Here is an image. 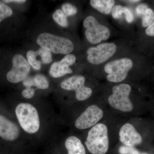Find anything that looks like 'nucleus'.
I'll use <instances>...</instances> for the list:
<instances>
[{
    "mask_svg": "<svg viewBox=\"0 0 154 154\" xmlns=\"http://www.w3.org/2000/svg\"><path fill=\"white\" fill-rule=\"evenodd\" d=\"M107 125L99 122L89 130L85 144L92 154H106L110 144Z\"/></svg>",
    "mask_w": 154,
    "mask_h": 154,
    "instance_id": "nucleus-1",
    "label": "nucleus"
},
{
    "mask_svg": "<svg viewBox=\"0 0 154 154\" xmlns=\"http://www.w3.org/2000/svg\"><path fill=\"white\" fill-rule=\"evenodd\" d=\"M112 94L108 97L107 101L114 110L125 113L132 112L134 106L130 99L131 88L127 84H121L113 86Z\"/></svg>",
    "mask_w": 154,
    "mask_h": 154,
    "instance_id": "nucleus-2",
    "label": "nucleus"
},
{
    "mask_svg": "<svg viewBox=\"0 0 154 154\" xmlns=\"http://www.w3.org/2000/svg\"><path fill=\"white\" fill-rule=\"evenodd\" d=\"M36 42L42 48L57 54H69L74 48L72 42L68 38L48 33L39 34Z\"/></svg>",
    "mask_w": 154,
    "mask_h": 154,
    "instance_id": "nucleus-3",
    "label": "nucleus"
},
{
    "mask_svg": "<svg viewBox=\"0 0 154 154\" xmlns=\"http://www.w3.org/2000/svg\"><path fill=\"white\" fill-rule=\"evenodd\" d=\"M16 114L19 124L25 132L34 134L38 131L40 121L34 106L29 103H20L16 107Z\"/></svg>",
    "mask_w": 154,
    "mask_h": 154,
    "instance_id": "nucleus-4",
    "label": "nucleus"
},
{
    "mask_svg": "<svg viewBox=\"0 0 154 154\" xmlns=\"http://www.w3.org/2000/svg\"><path fill=\"white\" fill-rule=\"evenodd\" d=\"M133 66L132 61L128 58L112 61L105 65L104 69L109 82L119 83L124 81Z\"/></svg>",
    "mask_w": 154,
    "mask_h": 154,
    "instance_id": "nucleus-5",
    "label": "nucleus"
},
{
    "mask_svg": "<svg viewBox=\"0 0 154 154\" xmlns=\"http://www.w3.org/2000/svg\"><path fill=\"white\" fill-rule=\"evenodd\" d=\"M86 28V38L90 43L96 44L107 40L110 35L109 28L99 24L97 19L93 16H88L83 22Z\"/></svg>",
    "mask_w": 154,
    "mask_h": 154,
    "instance_id": "nucleus-6",
    "label": "nucleus"
},
{
    "mask_svg": "<svg viewBox=\"0 0 154 154\" xmlns=\"http://www.w3.org/2000/svg\"><path fill=\"white\" fill-rule=\"evenodd\" d=\"M85 78L83 76L76 75L65 80L61 83L60 86L66 91H75L78 101H85L93 94L92 89L85 85Z\"/></svg>",
    "mask_w": 154,
    "mask_h": 154,
    "instance_id": "nucleus-7",
    "label": "nucleus"
},
{
    "mask_svg": "<svg viewBox=\"0 0 154 154\" xmlns=\"http://www.w3.org/2000/svg\"><path fill=\"white\" fill-rule=\"evenodd\" d=\"M104 116V110L98 105H90L77 119L75 121V126L80 130L91 128L99 123Z\"/></svg>",
    "mask_w": 154,
    "mask_h": 154,
    "instance_id": "nucleus-8",
    "label": "nucleus"
},
{
    "mask_svg": "<svg viewBox=\"0 0 154 154\" xmlns=\"http://www.w3.org/2000/svg\"><path fill=\"white\" fill-rule=\"evenodd\" d=\"M116 51V46L113 43H104L88 48L87 51L88 61L94 65L104 63L112 57Z\"/></svg>",
    "mask_w": 154,
    "mask_h": 154,
    "instance_id": "nucleus-9",
    "label": "nucleus"
},
{
    "mask_svg": "<svg viewBox=\"0 0 154 154\" xmlns=\"http://www.w3.org/2000/svg\"><path fill=\"white\" fill-rule=\"evenodd\" d=\"M13 67L7 75V79L10 82L19 83L24 81L30 71V66L22 55L17 54L12 60Z\"/></svg>",
    "mask_w": 154,
    "mask_h": 154,
    "instance_id": "nucleus-10",
    "label": "nucleus"
},
{
    "mask_svg": "<svg viewBox=\"0 0 154 154\" xmlns=\"http://www.w3.org/2000/svg\"><path fill=\"white\" fill-rule=\"evenodd\" d=\"M119 139L122 143L129 147L140 144L143 142V138L130 122H126L122 125L119 131Z\"/></svg>",
    "mask_w": 154,
    "mask_h": 154,
    "instance_id": "nucleus-11",
    "label": "nucleus"
},
{
    "mask_svg": "<svg viewBox=\"0 0 154 154\" xmlns=\"http://www.w3.org/2000/svg\"><path fill=\"white\" fill-rule=\"evenodd\" d=\"M76 60L74 54H67L60 61L52 64L50 69V75L53 78H57L72 73V70L69 66L74 64Z\"/></svg>",
    "mask_w": 154,
    "mask_h": 154,
    "instance_id": "nucleus-12",
    "label": "nucleus"
},
{
    "mask_svg": "<svg viewBox=\"0 0 154 154\" xmlns=\"http://www.w3.org/2000/svg\"><path fill=\"white\" fill-rule=\"evenodd\" d=\"M20 131L17 125L5 116L0 115V137L5 140L13 141L19 136Z\"/></svg>",
    "mask_w": 154,
    "mask_h": 154,
    "instance_id": "nucleus-13",
    "label": "nucleus"
},
{
    "mask_svg": "<svg viewBox=\"0 0 154 154\" xmlns=\"http://www.w3.org/2000/svg\"><path fill=\"white\" fill-rule=\"evenodd\" d=\"M65 145L68 154H86L85 149L82 141L75 136L68 137Z\"/></svg>",
    "mask_w": 154,
    "mask_h": 154,
    "instance_id": "nucleus-14",
    "label": "nucleus"
},
{
    "mask_svg": "<svg viewBox=\"0 0 154 154\" xmlns=\"http://www.w3.org/2000/svg\"><path fill=\"white\" fill-rule=\"evenodd\" d=\"M91 5L102 14H110L115 5L113 0H91Z\"/></svg>",
    "mask_w": 154,
    "mask_h": 154,
    "instance_id": "nucleus-15",
    "label": "nucleus"
},
{
    "mask_svg": "<svg viewBox=\"0 0 154 154\" xmlns=\"http://www.w3.org/2000/svg\"><path fill=\"white\" fill-rule=\"evenodd\" d=\"M33 86L38 89L45 90L49 87V82L46 77L44 75H36L33 77Z\"/></svg>",
    "mask_w": 154,
    "mask_h": 154,
    "instance_id": "nucleus-16",
    "label": "nucleus"
},
{
    "mask_svg": "<svg viewBox=\"0 0 154 154\" xmlns=\"http://www.w3.org/2000/svg\"><path fill=\"white\" fill-rule=\"evenodd\" d=\"M53 19L59 25L63 28L68 27L69 22L67 17L60 9H57L52 15Z\"/></svg>",
    "mask_w": 154,
    "mask_h": 154,
    "instance_id": "nucleus-17",
    "label": "nucleus"
},
{
    "mask_svg": "<svg viewBox=\"0 0 154 154\" xmlns=\"http://www.w3.org/2000/svg\"><path fill=\"white\" fill-rule=\"evenodd\" d=\"M28 63L33 69L38 70L41 69V62L36 59L37 54L36 51H29L27 53Z\"/></svg>",
    "mask_w": 154,
    "mask_h": 154,
    "instance_id": "nucleus-18",
    "label": "nucleus"
},
{
    "mask_svg": "<svg viewBox=\"0 0 154 154\" xmlns=\"http://www.w3.org/2000/svg\"><path fill=\"white\" fill-rule=\"evenodd\" d=\"M13 14L11 8L3 2L0 1V23L6 18L11 17Z\"/></svg>",
    "mask_w": 154,
    "mask_h": 154,
    "instance_id": "nucleus-19",
    "label": "nucleus"
},
{
    "mask_svg": "<svg viewBox=\"0 0 154 154\" xmlns=\"http://www.w3.org/2000/svg\"><path fill=\"white\" fill-rule=\"evenodd\" d=\"M154 21V11L148 8L143 17L142 25L143 27H149Z\"/></svg>",
    "mask_w": 154,
    "mask_h": 154,
    "instance_id": "nucleus-20",
    "label": "nucleus"
},
{
    "mask_svg": "<svg viewBox=\"0 0 154 154\" xmlns=\"http://www.w3.org/2000/svg\"><path fill=\"white\" fill-rule=\"evenodd\" d=\"M36 51L38 55L41 57L42 63L48 64L52 61V55L51 53L48 51L41 48Z\"/></svg>",
    "mask_w": 154,
    "mask_h": 154,
    "instance_id": "nucleus-21",
    "label": "nucleus"
},
{
    "mask_svg": "<svg viewBox=\"0 0 154 154\" xmlns=\"http://www.w3.org/2000/svg\"><path fill=\"white\" fill-rule=\"evenodd\" d=\"M62 11L67 17L74 16L78 12V10L75 6L68 3H65L63 5Z\"/></svg>",
    "mask_w": 154,
    "mask_h": 154,
    "instance_id": "nucleus-22",
    "label": "nucleus"
},
{
    "mask_svg": "<svg viewBox=\"0 0 154 154\" xmlns=\"http://www.w3.org/2000/svg\"><path fill=\"white\" fill-rule=\"evenodd\" d=\"M122 14H123V7L120 5L114 6L111 11L112 17L115 19L120 18Z\"/></svg>",
    "mask_w": 154,
    "mask_h": 154,
    "instance_id": "nucleus-23",
    "label": "nucleus"
},
{
    "mask_svg": "<svg viewBox=\"0 0 154 154\" xmlns=\"http://www.w3.org/2000/svg\"><path fill=\"white\" fill-rule=\"evenodd\" d=\"M123 13L125 16V19L128 23H131L134 20V16L132 11L126 7H123Z\"/></svg>",
    "mask_w": 154,
    "mask_h": 154,
    "instance_id": "nucleus-24",
    "label": "nucleus"
},
{
    "mask_svg": "<svg viewBox=\"0 0 154 154\" xmlns=\"http://www.w3.org/2000/svg\"><path fill=\"white\" fill-rule=\"evenodd\" d=\"M35 94V90L31 88H27L23 90L22 95L23 97L27 99H30L34 96Z\"/></svg>",
    "mask_w": 154,
    "mask_h": 154,
    "instance_id": "nucleus-25",
    "label": "nucleus"
},
{
    "mask_svg": "<svg viewBox=\"0 0 154 154\" xmlns=\"http://www.w3.org/2000/svg\"><path fill=\"white\" fill-rule=\"evenodd\" d=\"M148 7L145 4H142L138 5L136 8L137 13L139 16H142L143 17L146 10L148 9Z\"/></svg>",
    "mask_w": 154,
    "mask_h": 154,
    "instance_id": "nucleus-26",
    "label": "nucleus"
},
{
    "mask_svg": "<svg viewBox=\"0 0 154 154\" xmlns=\"http://www.w3.org/2000/svg\"><path fill=\"white\" fill-rule=\"evenodd\" d=\"M146 33L149 36H154V22L146 29Z\"/></svg>",
    "mask_w": 154,
    "mask_h": 154,
    "instance_id": "nucleus-27",
    "label": "nucleus"
},
{
    "mask_svg": "<svg viewBox=\"0 0 154 154\" xmlns=\"http://www.w3.org/2000/svg\"><path fill=\"white\" fill-rule=\"evenodd\" d=\"M3 2L9 3L11 2L24 3L26 2L25 0H6V1H3Z\"/></svg>",
    "mask_w": 154,
    "mask_h": 154,
    "instance_id": "nucleus-28",
    "label": "nucleus"
},
{
    "mask_svg": "<svg viewBox=\"0 0 154 154\" xmlns=\"http://www.w3.org/2000/svg\"><path fill=\"white\" fill-rule=\"evenodd\" d=\"M128 2H132V3H137L138 2H140V1H138V0H134V1H128Z\"/></svg>",
    "mask_w": 154,
    "mask_h": 154,
    "instance_id": "nucleus-29",
    "label": "nucleus"
}]
</instances>
